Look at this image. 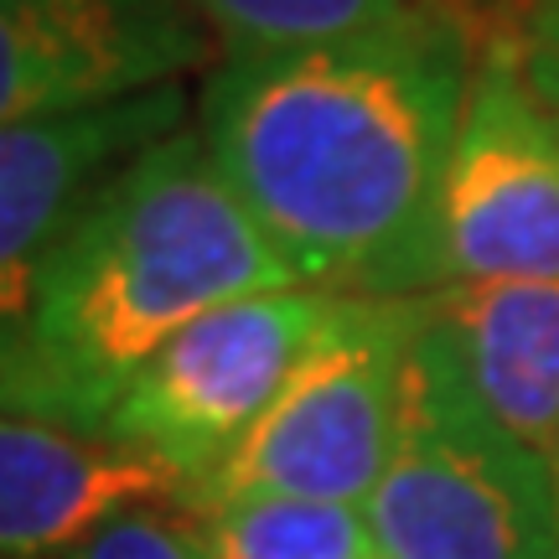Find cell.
Returning <instances> with one entry per match:
<instances>
[{
    "label": "cell",
    "mask_w": 559,
    "mask_h": 559,
    "mask_svg": "<svg viewBox=\"0 0 559 559\" xmlns=\"http://www.w3.org/2000/svg\"><path fill=\"white\" fill-rule=\"evenodd\" d=\"M419 332V296H337L290 383L198 487L192 513L234 498H321L368 508L404 415V368Z\"/></svg>",
    "instance_id": "4"
},
{
    "label": "cell",
    "mask_w": 559,
    "mask_h": 559,
    "mask_svg": "<svg viewBox=\"0 0 559 559\" xmlns=\"http://www.w3.org/2000/svg\"><path fill=\"white\" fill-rule=\"evenodd\" d=\"M192 498V477L140 445L0 415V559H47L124 508Z\"/></svg>",
    "instance_id": "9"
},
{
    "label": "cell",
    "mask_w": 559,
    "mask_h": 559,
    "mask_svg": "<svg viewBox=\"0 0 559 559\" xmlns=\"http://www.w3.org/2000/svg\"><path fill=\"white\" fill-rule=\"evenodd\" d=\"M290 285L296 270L249 218L202 130L181 124L83 207L26 337L0 362V415L104 436L120 394L181 326Z\"/></svg>",
    "instance_id": "2"
},
{
    "label": "cell",
    "mask_w": 559,
    "mask_h": 559,
    "mask_svg": "<svg viewBox=\"0 0 559 559\" xmlns=\"http://www.w3.org/2000/svg\"><path fill=\"white\" fill-rule=\"evenodd\" d=\"M549 466H555V487H559V445H555V456H549Z\"/></svg>",
    "instance_id": "15"
},
{
    "label": "cell",
    "mask_w": 559,
    "mask_h": 559,
    "mask_svg": "<svg viewBox=\"0 0 559 559\" xmlns=\"http://www.w3.org/2000/svg\"><path fill=\"white\" fill-rule=\"evenodd\" d=\"M213 559H383L368 508L321 498H234L198 513Z\"/></svg>",
    "instance_id": "11"
},
{
    "label": "cell",
    "mask_w": 559,
    "mask_h": 559,
    "mask_svg": "<svg viewBox=\"0 0 559 559\" xmlns=\"http://www.w3.org/2000/svg\"><path fill=\"white\" fill-rule=\"evenodd\" d=\"M425 317L451 342L481 409L539 456L559 445V280L440 285Z\"/></svg>",
    "instance_id": "10"
},
{
    "label": "cell",
    "mask_w": 559,
    "mask_h": 559,
    "mask_svg": "<svg viewBox=\"0 0 559 559\" xmlns=\"http://www.w3.org/2000/svg\"><path fill=\"white\" fill-rule=\"evenodd\" d=\"M213 32L223 58L234 52H280L311 41L358 37L400 21L419 0H177Z\"/></svg>",
    "instance_id": "12"
},
{
    "label": "cell",
    "mask_w": 559,
    "mask_h": 559,
    "mask_svg": "<svg viewBox=\"0 0 559 559\" xmlns=\"http://www.w3.org/2000/svg\"><path fill=\"white\" fill-rule=\"evenodd\" d=\"M477 58L456 11L218 58L202 140L300 285L415 300L436 290V213Z\"/></svg>",
    "instance_id": "1"
},
{
    "label": "cell",
    "mask_w": 559,
    "mask_h": 559,
    "mask_svg": "<svg viewBox=\"0 0 559 559\" xmlns=\"http://www.w3.org/2000/svg\"><path fill=\"white\" fill-rule=\"evenodd\" d=\"M207 58L177 0H0V130L156 94Z\"/></svg>",
    "instance_id": "7"
},
{
    "label": "cell",
    "mask_w": 559,
    "mask_h": 559,
    "mask_svg": "<svg viewBox=\"0 0 559 559\" xmlns=\"http://www.w3.org/2000/svg\"><path fill=\"white\" fill-rule=\"evenodd\" d=\"M47 559H213V544L192 508L145 502V508H124L115 519H104L94 534H83Z\"/></svg>",
    "instance_id": "13"
},
{
    "label": "cell",
    "mask_w": 559,
    "mask_h": 559,
    "mask_svg": "<svg viewBox=\"0 0 559 559\" xmlns=\"http://www.w3.org/2000/svg\"><path fill=\"white\" fill-rule=\"evenodd\" d=\"M549 115H555V130H559V109H549Z\"/></svg>",
    "instance_id": "16"
},
{
    "label": "cell",
    "mask_w": 559,
    "mask_h": 559,
    "mask_svg": "<svg viewBox=\"0 0 559 559\" xmlns=\"http://www.w3.org/2000/svg\"><path fill=\"white\" fill-rule=\"evenodd\" d=\"M332 300L337 290L290 285L198 317L135 373L104 436L171 461L202 487L290 383Z\"/></svg>",
    "instance_id": "5"
},
{
    "label": "cell",
    "mask_w": 559,
    "mask_h": 559,
    "mask_svg": "<svg viewBox=\"0 0 559 559\" xmlns=\"http://www.w3.org/2000/svg\"><path fill=\"white\" fill-rule=\"evenodd\" d=\"M513 37H519V58L534 94L549 109H559V0H534L523 26H513Z\"/></svg>",
    "instance_id": "14"
},
{
    "label": "cell",
    "mask_w": 559,
    "mask_h": 559,
    "mask_svg": "<svg viewBox=\"0 0 559 559\" xmlns=\"http://www.w3.org/2000/svg\"><path fill=\"white\" fill-rule=\"evenodd\" d=\"M472 280H559V130L513 32L477 52L440 181L436 290Z\"/></svg>",
    "instance_id": "6"
},
{
    "label": "cell",
    "mask_w": 559,
    "mask_h": 559,
    "mask_svg": "<svg viewBox=\"0 0 559 559\" xmlns=\"http://www.w3.org/2000/svg\"><path fill=\"white\" fill-rule=\"evenodd\" d=\"M181 124L187 94L166 83L124 104L0 130V362L26 337L41 280L79 228L83 207L120 166L177 135Z\"/></svg>",
    "instance_id": "8"
},
{
    "label": "cell",
    "mask_w": 559,
    "mask_h": 559,
    "mask_svg": "<svg viewBox=\"0 0 559 559\" xmlns=\"http://www.w3.org/2000/svg\"><path fill=\"white\" fill-rule=\"evenodd\" d=\"M368 523L383 559H559L555 466L481 409L425 300Z\"/></svg>",
    "instance_id": "3"
}]
</instances>
